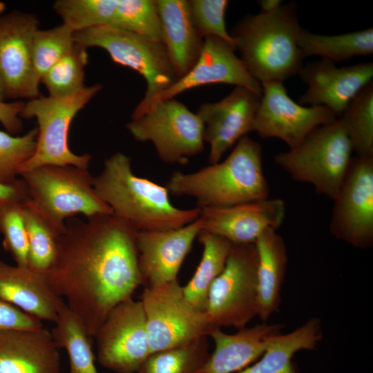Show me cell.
Segmentation results:
<instances>
[{
  "instance_id": "6da1fadb",
  "label": "cell",
  "mask_w": 373,
  "mask_h": 373,
  "mask_svg": "<svg viewBox=\"0 0 373 373\" xmlns=\"http://www.w3.org/2000/svg\"><path fill=\"white\" fill-rule=\"evenodd\" d=\"M65 225L55 261L44 275L93 338L111 309L142 285L138 231L113 214L86 221L73 217Z\"/></svg>"
},
{
  "instance_id": "7a4b0ae2",
  "label": "cell",
  "mask_w": 373,
  "mask_h": 373,
  "mask_svg": "<svg viewBox=\"0 0 373 373\" xmlns=\"http://www.w3.org/2000/svg\"><path fill=\"white\" fill-rule=\"evenodd\" d=\"M94 189L115 216L138 232L178 229L200 216L197 207L173 206L166 186L135 175L131 158L122 152L105 160L103 170L94 177Z\"/></svg>"
},
{
  "instance_id": "3957f363",
  "label": "cell",
  "mask_w": 373,
  "mask_h": 373,
  "mask_svg": "<svg viewBox=\"0 0 373 373\" xmlns=\"http://www.w3.org/2000/svg\"><path fill=\"white\" fill-rule=\"evenodd\" d=\"M166 187L169 194L195 200L197 207H223L268 198L262 148L245 135L222 162L184 173L175 171Z\"/></svg>"
},
{
  "instance_id": "277c9868",
  "label": "cell",
  "mask_w": 373,
  "mask_h": 373,
  "mask_svg": "<svg viewBox=\"0 0 373 373\" xmlns=\"http://www.w3.org/2000/svg\"><path fill=\"white\" fill-rule=\"evenodd\" d=\"M300 26L293 3L277 10L247 15L230 32L240 59L260 84L283 82L298 74L303 56L298 47Z\"/></svg>"
},
{
  "instance_id": "5b68a950",
  "label": "cell",
  "mask_w": 373,
  "mask_h": 373,
  "mask_svg": "<svg viewBox=\"0 0 373 373\" xmlns=\"http://www.w3.org/2000/svg\"><path fill=\"white\" fill-rule=\"evenodd\" d=\"M29 204L59 236L67 219L82 214L87 218L113 214L96 194L94 177L73 166L45 165L19 174Z\"/></svg>"
},
{
  "instance_id": "8992f818",
  "label": "cell",
  "mask_w": 373,
  "mask_h": 373,
  "mask_svg": "<svg viewBox=\"0 0 373 373\" xmlns=\"http://www.w3.org/2000/svg\"><path fill=\"white\" fill-rule=\"evenodd\" d=\"M352 146L340 118L321 125L297 146L274 156L292 180L312 184L331 200L336 196L351 161Z\"/></svg>"
},
{
  "instance_id": "52a82bcc",
  "label": "cell",
  "mask_w": 373,
  "mask_h": 373,
  "mask_svg": "<svg viewBox=\"0 0 373 373\" xmlns=\"http://www.w3.org/2000/svg\"><path fill=\"white\" fill-rule=\"evenodd\" d=\"M76 43L104 49L111 59L137 71L145 79L144 96L135 108L131 119L142 115L152 100L178 80L179 77L162 42L110 26H96L75 32Z\"/></svg>"
},
{
  "instance_id": "ba28073f",
  "label": "cell",
  "mask_w": 373,
  "mask_h": 373,
  "mask_svg": "<svg viewBox=\"0 0 373 373\" xmlns=\"http://www.w3.org/2000/svg\"><path fill=\"white\" fill-rule=\"evenodd\" d=\"M102 88L97 84L62 97H38L25 103L20 117H35L38 123L37 146L33 155L19 173L45 165L73 166L88 169L90 155H77L69 148L68 133L77 113Z\"/></svg>"
},
{
  "instance_id": "9c48e42d",
  "label": "cell",
  "mask_w": 373,
  "mask_h": 373,
  "mask_svg": "<svg viewBox=\"0 0 373 373\" xmlns=\"http://www.w3.org/2000/svg\"><path fill=\"white\" fill-rule=\"evenodd\" d=\"M258 253L254 244L233 245L212 283L204 315L210 328L245 327L258 316Z\"/></svg>"
},
{
  "instance_id": "30bf717a",
  "label": "cell",
  "mask_w": 373,
  "mask_h": 373,
  "mask_svg": "<svg viewBox=\"0 0 373 373\" xmlns=\"http://www.w3.org/2000/svg\"><path fill=\"white\" fill-rule=\"evenodd\" d=\"M126 128L135 140L151 142L166 163L185 164L204 150V125L196 113L174 98L153 104Z\"/></svg>"
},
{
  "instance_id": "8fae6325",
  "label": "cell",
  "mask_w": 373,
  "mask_h": 373,
  "mask_svg": "<svg viewBox=\"0 0 373 373\" xmlns=\"http://www.w3.org/2000/svg\"><path fill=\"white\" fill-rule=\"evenodd\" d=\"M140 300L151 354L207 335L209 327L204 312L186 300L178 280L144 287Z\"/></svg>"
},
{
  "instance_id": "7c38bea8",
  "label": "cell",
  "mask_w": 373,
  "mask_h": 373,
  "mask_svg": "<svg viewBox=\"0 0 373 373\" xmlns=\"http://www.w3.org/2000/svg\"><path fill=\"white\" fill-rule=\"evenodd\" d=\"M93 337L99 363L117 373L137 372L151 354L142 305L132 297L111 309Z\"/></svg>"
},
{
  "instance_id": "4fadbf2b",
  "label": "cell",
  "mask_w": 373,
  "mask_h": 373,
  "mask_svg": "<svg viewBox=\"0 0 373 373\" xmlns=\"http://www.w3.org/2000/svg\"><path fill=\"white\" fill-rule=\"evenodd\" d=\"M329 222L331 233L354 247L373 242V157H352L336 196Z\"/></svg>"
},
{
  "instance_id": "5bb4252c",
  "label": "cell",
  "mask_w": 373,
  "mask_h": 373,
  "mask_svg": "<svg viewBox=\"0 0 373 373\" xmlns=\"http://www.w3.org/2000/svg\"><path fill=\"white\" fill-rule=\"evenodd\" d=\"M262 92L252 131L262 138L275 137L290 149L299 145L316 127L337 117L325 106H304L291 99L283 82L261 83Z\"/></svg>"
},
{
  "instance_id": "9a60e30c",
  "label": "cell",
  "mask_w": 373,
  "mask_h": 373,
  "mask_svg": "<svg viewBox=\"0 0 373 373\" xmlns=\"http://www.w3.org/2000/svg\"><path fill=\"white\" fill-rule=\"evenodd\" d=\"M37 30L35 15L14 10L0 16V79L6 98L39 97L32 59Z\"/></svg>"
},
{
  "instance_id": "2e32d148",
  "label": "cell",
  "mask_w": 373,
  "mask_h": 373,
  "mask_svg": "<svg viewBox=\"0 0 373 373\" xmlns=\"http://www.w3.org/2000/svg\"><path fill=\"white\" fill-rule=\"evenodd\" d=\"M262 94L242 86L216 102L204 103L196 113L204 125L203 140L210 146L209 164L220 162L223 154L252 131Z\"/></svg>"
},
{
  "instance_id": "e0dca14e",
  "label": "cell",
  "mask_w": 373,
  "mask_h": 373,
  "mask_svg": "<svg viewBox=\"0 0 373 373\" xmlns=\"http://www.w3.org/2000/svg\"><path fill=\"white\" fill-rule=\"evenodd\" d=\"M307 85L299 104L322 106L340 117L352 99L373 78V64L337 67L322 59L303 65L298 74Z\"/></svg>"
},
{
  "instance_id": "ac0fdd59",
  "label": "cell",
  "mask_w": 373,
  "mask_h": 373,
  "mask_svg": "<svg viewBox=\"0 0 373 373\" xmlns=\"http://www.w3.org/2000/svg\"><path fill=\"white\" fill-rule=\"evenodd\" d=\"M286 213L282 199H264L240 204L200 209L202 231L221 236L233 245L254 244L266 230H277Z\"/></svg>"
},
{
  "instance_id": "d6986e66",
  "label": "cell",
  "mask_w": 373,
  "mask_h": 373,
  "mask_svg": "<svg viewBox=\"0 0 373 373\" xmlns=\"http://www.w3.org/2000/svg\"><path fill=\"white\" fill-rule=\"evenodd\" d=\"M202 231L198 217L178 229L139 231L138 265L142 285H160L177 280L180 269Z\"/></svg>"
},
{
  "instance_id": "ffe728a7",
  "label": "cell",
  "mask_w": 373,
  "mask_h": 373,
  "mask_svg": "<svg viewBox=\"0 0 373 373\" xmlns=\"http://www.w3.org/2000/svg\"><path fill=\"white\" fill-rule=\"evenodd\" d=\"M235 51L229 43L218 37H204L200 55L193 67L175 84L157 95L149 108L189 89L213 84L242 86L262 94L261 84L251 75Z\"/></svg>"
},
{
  "instance_id": "44dd1931",
  "label": "cell",
  "mask_w": 373,
  "mask_h": 373,
  "mask_svg": "<svg viewBox=\"0 0 373 373\" xmlns=\"http://www.w3.org/2000/svg\"><path fill=\"white\" fill-rule=\"evenodd\" d=\"M59 350L44 327L1 331L0 373H59Z\"/></svg>"
},
{
  "instance_id": "7402d4cb",
  "label": "cell",
  "mask_w": 373,
  "mask_h": 373,
  "mask_svg": "<svg viewBox=\"0 0 373 373\" xmlns=\"http://www.w3.org/2000/svg\"><path fill=\"white\" fill-rule=\"evenodd\" d=\"M283 327L282 324L264 322L240 328L235 334L210 328L207 336L213 339L215 347L201 373H236L244 370L262 356Z\"/></svg>"
},
{
  "instance_id": "603a6c76",
  "label": "cell",
  "mask_w": 373,
  "mask_h": 373,
  "mask_svg": "<svg viewBox=\"0 0 373 373\" xmlns=\"http://www.w3.org/2000/svg\"><path fill=\"white\" fill-rule=\"evenodd\" d=\"M0 298L41 321L55 323L64 301L50 288L44 274L0 260Z\"/></svg>"
},
{
  "instance_id": "cb8c5ba5",
  "label": "cell",
  "mask_w": 373,
  "mask_h": 373,
  "mask_svg": "<svg viewBox=\"0 0 373 373\" xmlns=\"http://www.w3.org/2000/svg\"><path fill=\"white\" fill-rule=\"evenodd\" d=\"M164 44L179 77L197 62L204 44L191 18L188 1L157 0Z\"/></svg>"
},
{
  "instance_id": "d4e9b609",
  "label": "cell",
  "mask_w": 373,
  "mask_h": 373,
  "mask_svg": "<svg viewBox=\"0 0 373 373\" xmlns=\"http://www.w3.org/2000/svg\"><path fill=\"white\" fill-rule=\"evenodd\" d=\"M254 245L258 253V316L265 322L280 304L287 252L284 240L273 229L265 231Z\"/></svg>"
},
{
  "instance_id": "484cf974",
  "label": "cell",
  "mask_w": 373,
  "mask_h": 373,
  "mask_svg": "<svg viewBox=\"0 0 373 373\" xmlns=\"http://www.w3.org/2000/svg\"><path fill=\"white\" fill-rule=\"evenodd\" d=\"M321 338V321L309 319L295 330L276 336L258 360L236 373H298L292 362L294 354L315 349Z\"/></svg>"
},
{
  "instance_id": "4316f807",
  "label": "cell",
  "mask_w": 373,
  "mask_h": 373,
  "mask_svg": "<svg viewBox=\"0 0 373 373\" xmlns=\"http://www.w3.org/2000/svg\"><path fill=\"white\" fill-rule=\"evenodd\" d=\"M198 238L203 247L201 260L182 291L191 305L204 312L209 289L223 271L233 244L221 236L202 231Z\"/></svg>"
},
{
  "instance_id": "83f0119b",
  "label": "cell",
  "mask_w": 373,
  "mask_h": 373,
  "mask_svg": "<svg viewBox=\"0 0 373 373\" xmlns=\"http://www.w3.org/2000/svg\"><path fill=\"white\" fill-rule=\"evenodd\" d=\"M298 47L303 58L319 56L333 63L356 55H370L373 53V28L336 35H318L303 29Z\"/></svg>"
},
{
  "instance_id": "f1b7e54d",
  "label": "cell",
  "mask_w": 373,
  "mask_h": 373,
  "mask_svg": "<svg viewBox=\"0 0 373 373\" xmlns=\"http://www.w3.org/2000/svg\"><path fill=\"white\" fill-rule=\"evenodd\" d=\"M51 331L59 347L68 356L69 373H99L95 365L91 337L66 303L61 307Z\"/></svg>"
},
{
  "instance_id": "f546056e",
  "label": "cell",
  "mask_w": 373,
  "mask_h": 373,
  "mask_svg": "<svg viewBox=\"0 0 373 373\" xmlns=\"http://www.w3.org/2000/svg\"><path fill=\"white\" fill-rule=\"evenodd\" d=\"M208 336L151 354L137 373H201L210 356Z\"/></svg>"
},
{
  "instance_id": "4dcf8cb0",
  "label": "cell",
  "mask_w": 373,
  "mask_h": 373,
  "mask_svg": "<svg viewBox=\"0 0 373 373\" xmlns=\"http://www.w3.org/2000/svg\"><path fill=\"white\" fill-rule=\"evenodd\" d=\"M357 156L373 157V85L364 88L338 117Z\"/></svg>"
},
{
  "instance_id": "1f68e13d",
  "label": "cell",
  "mask_w": 373,
  "mask_h": 373,
  "mask_svg": "<svg viewBox=\"0 0 373 373\" xmlns=\"http://www.w3.org/2000/svg\"><path fill=\"white\" fill-rule=\"evenodd\" d=\"M23 216L28 239V266L44 274L52 265L59 235L26 200Z\"/></svg>"
},
{
  "instance_id": "d6a6232c",
  "label": "cell",
  "mask_w": 373,
  "mask_h": 373,
  "mask_svg": "<svg viewBox=\"0 0 373 373\" xmlns=\"http://www.w3.org/2000/svg\"><path fill=\"white\" fill-rule=\"evenodd\" d=\"M111 27L163 41L157 0H117Z\"/></svg>"
},
{
  "instance_id": "836d02e7",
  "label": "cell",
  "mask_w": 373,
  "mask_h": 373,
  "mask_svg": "<svg viewBox=\"0 0 373 373\" xmlns=\"http://www.w3.org/2000/svg\"><path fill=\"white\" fill-rule=\"evenodd\" d=\"M86 48L75 42L41 78L49 95L62 97L73 94L85 87L84 68L88 63Z\"/></svg>"
},
{
  "instance_id": "e575fe53",
  "label": "cell",
  "mask_w": 373,
  "mask_h": 373,
  "mask_svg": "<svg viewBox=\"0 0 373 373\" xmlns=\"http://www.w3.org/2000/svg\"><path fill=\"white\" fill-rule=\"evenodd\" d=\"M117 0H58L54 9L75 32L96 26H111Z\"/></svg>"
},
{
  "instance_id": "d590c367",
  "label": "cell",
  "mask_w": 373,
  "mask_h": 373,
  "mask_svg": "<svg viewBox=\"0 0 373 373\" xmlns=\"http://www.w3.org/2000/svg\"><path fill=\"white\" fill-rule=\"evenodd\" d=\"M74 34L64 23L52 29L37 30L32 41V59L35 78L39 84L43 76L74 46Z\"/></svg>"
},
{
  "instance_id": "8d00e7d4",
  "label": "cell",
  "mask_w": 373,
  "mask_h": 373,
  "mask_svg": "<svg viewBox=\"0 0 373 373\" xmlns=\"http://www.w3.org/2000/svg\"><path fill=\"white\" fill-rule=\"evenodd\" d=\"M38 128H34L22 136H15L0 130V182H15L21 166L34 154Z\"/></svg>"
},
{
  "instance_id": "74e56055",
  "label": "cell",
  "mask_w": 373,
  "mask_h": 373,
  "mask_svg": "<svg viewBox=\"0 0 373 373\" xmlns=\"http://www.w3.org/2000/svg\"><path fill=\"white\" fill-rule=\"evenodd\" d=\"M23 202L0 208V233L3 247L21 267L28 266V239L23 216Z\"/></svg>"
},
{
  "instance_id": "f35d334b",
  "label": "cell",
  "mask_w": 373,
  "mask_h": 373,
  "mask_svg": "<svg viewBox=\"0 0 373 373\" xmlns=\"http://www.w3.org/2000/svg\"><path fill=\"white\" fill-rule=\"evenodd\" d=\"M193 24L202 38L218 37L229 43L235 50V41L227 31L225 14L227 0H189Z\"/></svg>"
},
{
  "instance_id": "ab89813d",
  "label": "cell",
  "mask_w": 373,
  "mask_h": 373,
  "mask_svg": "<svg viewBox=\"0 0 373 373\" xmlns=\"http://www.w3.org/2000/svg\"><path fill=\"white\" fill-rule=\"evenodd\" d=\"M43 327L42 321L0 298V332Z\"/></svg>"
},
{
  "instance_id": "60d3db41",
  "label": "cell",
  "mask_w": 373,
  "mask_h": 373,
  "mask_svg": "<svg viewBox=\"0 0 373 373\" xmlns=\"http://www.w3.org/2000/svg\"><path fill=\"white\" fill-rule=\"evenodd\" d=\"M25 102L17 101L14 102H0V123L6 131L15 135L23 128L20 114L24 107Z\"/></svg>"
},
{
  "instance_id": "b9f144b4",
  "label": "cell",
  "mask_w": 373,
  "mask_h": 373,
  "mask_svg": "<svg viewBox=\"0 0 373 373\" xmlns=\"http://www.w3.org/2000/svg\"><path fill=\"white\" fill-rule=\"evenodd\" d=\"M26 198V187L21 178L9 184L0 182V208L11 203L23 202Z\"/></svg>"
},
{
  "instance_id": "7bdbcfd3",
  "label": "cell",
  "mask_w": 373,
  "mask_h": 373,
  "mask_svg": "<svg viewBox=\"0 0 373 373\" xmlns=\"http://www.w3.org/2000/svg\"><path fill=\"white\" fill-rule=\"evenodd\" d=\"M258 4L261 8V12L270 13L277 10L282 6V1L260 0L258 1Z\"/></svg>"
},
{
  "instance_id": "ee69618b",
  "label": "cell",
  "mask_w": 373,
  "mask_h": 373,
  "mask_svg": "<svg viewBox=\"0 0 373 373\" xmlns=\"http://www.w3.org/2000/svg\"><path fill=\"white\" fill-rule=\"evenodd\" d=\"M5 99H6V95H5L3 84L0 79V102H4Z\"/></svg>"
}]
</instances>
